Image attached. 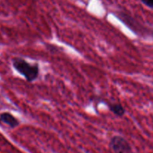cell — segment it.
Masks as SVG:
<instances>
[{
	"label": "cell",
	"mask_w": 153,
	"mask_h": 153,
	"mask_svg": "<svg viewBox=\"0 0 153 153\" xmlns=\"http://www.w3.org/2000/svg\"><path fill=\"white\" fill-rule=\"evenodd\" d=\"M12 65L19 74L24 76L26 81L29 83L35 81L40 74V68L38 63L32 64L20 57L13 59Z\"/></svg>",
	"instance_id": "obj_1"
},
{
	"label": "cell",
	"mask_w": 153,
	"mask_h": 153,
	"mask_svg": "<svg viewBox=\"0 0 153 153\" xmlns=\"http://www.w3.org/2000/svg\"><path fill=\"white\" fill-rule=\"evenodd\" d=\"M109 147L113 153H131V146L127 140L120 135L112 137L109 143Z\"/></svg>",
	"instance_id": "obj_2"
},
{
	"label": "cell",
	"mask_w": 153,
	"mask_h": 153,
	"mask_svg": "<svg viewBox=\"0 0 153 153\" xmlns=\"http://www.w3.org/2000/svg\"><path fill=\"white\" fill-rule=\"evenodd\" d=\"M0 123L5 124L11 128H14L20 126V122L11 113L5 112L0 114Z\"/></svg>",
	"instance_id": "obj_3"
},
{
	"label": "cell",
	"mask_w": 153,
	"mask_h": 153,
	"mask_svg": "<svg viewBox=\"0 0 153 153\" xmlns=\"http://www.w3.org/2000/svg\"><path fill=\"white\" fill-rule=\"evenodd\" d=\"M108 108L115 116L123 117L126 113V109L120 103H110L108 104Z\"/></svg>",
	"instance_id": "obj_4"
},
{
	"label": "cell",
	"mask_w": 153,
	"mask_h": 153,
	"mask_svg": "<svg viewBox=\"0 0 153 153\" xmlns=\"http://www.w3.org/2000/svg\"><path fill=\"white\" fill-rule=\"evenodd\" d=\"M140 2H142L145 6L148 7L150 9L153 10V0H140Z\"/></svg>",
	"instance_id": "obj_5"
}]
</instances>
